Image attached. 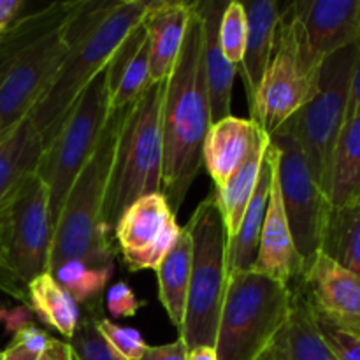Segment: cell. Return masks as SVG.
Segmentation results:
<instances>
[{
    "label": "cell",
    "mask_w": 360,
    "mask_h": 360,
    "mask_svg": "<svg viewBox=\"0 0 360 360\" xmlns=\"http://www.w3.org/2000/svg\"><path fill=\"white\" fill-rule=\"evenodd\" d=\"M202 49V20L193 2L185 42L167 77L162 104V193L174 214L181 210L202 167L204 139L211 127Z\"/></svg>",
    "instance_id": "1"
},
{
    "label": "cell",
    "mask_w": 360,
    "mask_h": 360,
    "mask_svg": "<svg viewBox=\"0 0 360 360\" xmlns=\"http://www.w3.org/2000/svg\"><path fill=\"white\" fill-rule=\"evenodd\" d=\"M55 2L20 14L0 37V137L27 118L55 81L69 51L65 28L84 7Z\"/></svg>",
    "instance_id": "2"
},
{
    "label": "cell",
    "mask_w": 360,
    "mask_h": 360,
    "mask_svg": "<svg viewBox=\"0 0 360 360\" xmlns=\"http://www.w3.org/2000/svg\"><path fill=\"white\" fill-rule=\"evenodd\" d=\"M151 0L90 2L65 28L69 51L55 81L41 98L30 120L44 146L65 120L70 105L86 84L109 65L127 35L143 21Z\"/></svg>",
    "instance_id": "3"
},
{
    "label": "cell",
    "mask_w": 360,
    "mask_h": 360,
    "mask_svg": "<svg viewBox=\"0 0 360 360\" xmlns=\"http://www.w3.org/2000/svg\"><path fill=\"white\" fill-rule=\"evenodd\" d=\"M129 105L111 109L94 153L76 181L70 186L60 217L53 229L49 273L67 260H86L95 264H115V248L102 229L105 192L111 178L112 162Z\"/></svg>",
    "instance_id": "4"
},
{
    "label": "cell",
    "mask_w": 360,
    "mask_h": 360,
    "mask_svg": "<svg viewBox=\"0 0 360 360\" xmlns=\"http://www.w3.org/2000/svg\"><path fill=\"white\" fill-rule=\"evenodd\" d=\"M167 81L150 86L130 104L112 162L101 224L108 234L115 231L122 214L141 197L162 192L164 139L162 104Z\"/></svg>",
    "instance_id": "5"
},
{
    "label": "cell",
    "mask_w": 360,
    "mask_h": 360,
    "mask_svg": "<svg viewBox=\"0 0 360 360\" xmlns=\"http://www.w3.org/2000/svg\"><path fill=\"white\" fill-rule=\"evenodd\" d=\"M292 290L255 271L227 278L217 330L218 360H259L285 329L290 316Z\"/></svg>",
    "instance_id": "6"
},
{
    "label": "cell",
    "mask_w": 360,
    "mask_h": 360,
    "mask_svg": "<svg viewBox=\"0 0 360 360\" xmlns=\"http://www.w3.org/2000/svg\"><path fill=\"white\" fill-rule=\"evenodd\" d=\"M193 245L192 273L179 338L186 350L214 348L227 288L229 238L214 192L193 211L186 224Z\"/></svg>",
    "instance_id": "7"
},
{
    "label": "cell",
    "mask_w": 360,
    "mask_h": 360,
    "mask_svg": "<svg viewBox=\"0 0 360 360\" xmlns=\"http://www.w3.org/2000/svg\"><path fill=\"white\" fill-rule=\"evenodd\" d=\"M49 195L34 172L0 207V292L27 304L28 285L49 273Z\"/></svg>",
    "instance_id": "8"
},
{
    "label": "cell",
    "mask_w": 360,
    "mask_h": 360,
    "mask_svg": "<svg viewBox=\"0 0 360 360\" xmlns=\"http://www.w3.org/2000/svg\"><path fill=\"white\" fill-rule=\"evenodd\" d=\"M109 112L108 70L104 69L77 95L60 129L46 143L35 167V174L48 188L49 220L53 229L70 186L94 153Z\"/></svg>",
    "instance_id": "9"
},
{
    "label": "cell",
    "mask_w": 360,
    "mask_h": 360,
    "mask_svg": "<svg viewBox=\"0 0 360 360\" xmlns=\"http://www.w3.org/2000/svg\"><path fill=\"white\" fill-rule=\"evenodd\" d=\"M320 65L309 56L301 23L287 4L281 11L269 65L250 105L252 120L267 136L313 97Z\"/></svg>",
    "instance_id": "10"
},
{
    "label": "cell",
    "mask_w": 360,
    "mask_h": 360,
    "mask_svg": "<svg viewBox=\"0 0 360 360\" xmlns=\"http://www.w3.org/2000/svg\"><path fill=\"white\" fill-rule=\"evenodd\" d=\"M359 46H347L322 62L313 97L294 115L299 141L316 185L327 197L330 165L347 120ZM329 200V199H327Z\"/></svg>",
    "instance_id": "11"
},
{
    "label": "cell",
    "mask_w": 360,
    "mask_h": 360,
    "mask_svg": "<svg viewBox=\"0 0 360 360\" xmlns=\"http://www.w3.org/2000/svg\"><path fill=\"white\" fill-rule=\"evenodd\" d=\"M269 144L281 204L304 273L320 253L330 204L313 178L294 116L271 134Z\"/></svg>",
    "instance_id": "12"
},
{
    "label": "cell",
    "mask_w": 360,
    "mask_h": 360,
    "mask_svg": "<svg viewBox=\"0 0 360 360\" xmlns=\"http://www.w3.org/2000/svg\"><path fill=\"white\" fill-rule=\"evenodd\" d=\"M181 227L176 221L162 192L141 197L132 204L115 227L116 241L130 273L157 271L171 250Z\"/></svg>",
    "instance_id": "13"
},
{
    "label": "cell",
    "mask_w": 360,
    "mask_h": 360,
    "mask_svg": "<svg viewBox=\"0 0 360 360\" xmlns=\"http://www.w3.org/2000/svg\"><path fill=\"white\" fill-rule=\"evenodd\" d=\"M292 285L322 322L360 338V276L319 253L311 266Z\"/></svg>",
    "instance_id": "14"
},
{
    "label": "cell",
    "mask_w": 360,
    "mask_h": 360,
    "mask_svg": "<svg viewBox=\"0 0 360 360\" xmlns=\"http://www.w3.org/2000/svg\"><path fill=\"white\" fill-rule=\"evenodd\" d=\"M290 7L316 63L347 46L360 44V0H299Z\"/></svg>",
    "instance_id": "15"
},
{
    "label": "cell",
    "mask_w": 360,
    "mask_h": 360,
    "mask_svg": "<svg viewBox=\"0 0 360 360\" xmlns=\"http://www.w3.org/2000/svg\"><path fill=\"white\" fill-rule=\"evenodd\" d=\"M252 271L273 278L287 287H290L294 281L302 276V260L295 250L292 232L288 229L280 188H278L276 176H274V165L269 206H267L266 220H264L262 232H260L259 252H257Z\"/></svg>",
    "instance_id": "16"
},
{
    "label": "cell",
    "mask_w": 360,
    "mask_h": 360,
    "mask_svg": "<svg viewBox=\"0 0 360 360\" xmlns=\"http://www.w3.org/2000/svg\"><path fill=\"white\" fill-rule=\"evenodd\" d=\"M264 136L266 132L252 118L234 115L210 127L202 146V165L213 179L214 190L221 188L245 164Z\"/></svg>",
    "instance_id": "17"
},
{
    "label": "cell",
    "mask_w": 360,
    "mask_h": 360,
    "mask_svg": "<svg viewBox=\"0 0 360 360\" xmlns=\"http://www.w3.org/2000/svg\"><path fill=\"white\" fill-rule=\"evenodd\" d=\"M193 2L183 0H151L144 27L150 42L151 83L167 81L185 42Z\"/></svg>",
    "instance_id": "18"
},
{
    "label": "cell",
    "mask_w": 360,
    "mask_h": 360,
    "mask_svg": "<svg viewBox=\"0 0 360 360\" xmlns=\"http://www.w3.org/2000/svg\"><path fill=\"white\" fill-rule=\"evenodd\" d=\"M225 6L227 2L221 0L195 2L197 13L202 20V56L207 95H210L211 125L232 116V90L238 74V67L225 58L218 42V27Z\"/></svg>",
    "instance_id": "19"
},
{
    "label": "cell",
    "mask_w": 360,
    "mask_h": 360,
    "mask_svg": "<svg viewBox=\"0 0 360 360\" xmlns=\"http://www.w3.org/2000/svg\"><path fill=\"white\" fill-rule=\"evenodd\" d=\"M241 4L248 21V35H246L245 56L238 72H241L248 95V105H252L273 55L283 6L274 0H252Z\"/></svg>",
    "instance_id": "20"
},
{
    "label": "cell",
    "mask_w": 360,
    "mask_h": 360,
    "mask_svg": "<svg viewBox=\"0 0 360 360\" xmlns=\"http://www.w3.org/2000/svg\"><path fill=\"white\" fill-rule=\"evenodd\" d=\"M105 70L111 109L132 104L150 86V42L144 21L127 35Z\"/></svg>",
    "instance_id": "21"
},
{
    "label": "cell",
    "mask_w": 360,
    "mask_h": 360,
    "mask_svg": "<svg viewBox=\"0 0 360 360\" xmlns=\"http://www.w3.org/2000/svg\"><path fill=\"white\" fill-rule=\"evenodd\" d=\"M271 185H273V151H271V144H267L257 188L246 207L238 234L229 243L227 278L239 271H250L253 267L257 252H259L260 232H262L267 206H269Z\"/></svg>",
    "instance_id": "22"
},
{
    "label": "cell",
    "mask_w": 360,
    "mask_h": 360,
    "mask_svg": "<svg viewBox=\"0 0 360 360\" xmlns=\"http://www.w3.org/2000/svg\"><path fill=\"white\" fill-rule=\"evenodd\" d=\"M42 150L44 139L30 116L0 137V207L13 195L20 183L35 171Z\"/></svg>",
    "instance_id": "23"
},
{
    "label": "cell",
    "mask_w": 360,
    "mask_h": 360,
    "mask_svg": "<svg viewBox=\"0 0 360 360\" xmlns=\"http://www.w3.org/2000/svg\"><path fill=\"white\" fill-rule=\"evenodd\" d=\"M193 245L188 229L183 227L162 262L157 267L158 297L172 326L181 329L192 273Z\"/></svg>",
    "instance_id": "24"
},
{
    "label": "cell",
    "mask_w": 360,
    "mask_h": 360,
    "mask_svg": "<svg viewBox=\"0 0 360 360\" xmlns=\"http://www.w3.org/2000/svg\"><path fill=\"white\" fill-rule=\"evenodd\" d=\"M330 207L360 202V112L347 116L330 165Z\"/></svg>",
    "instance_id": "25"
},
{
    "label": "cell",
    "mask_w": 360,
    "mask_h": 360,
    "mask_svg": "<svg viewBox=\"0 0 360 360\" xmlns=\"http://www.w3.org/2000/svg\"><path fill=\"white\" fill-rule=\"evenodd\" d=\"M267 144H269V136H264L252 151L245 164L229 178L221 188L213 190L214 197H217L218 207H220L221 218H224L225 229H227L229 243L234 239L238 234V229L241 225L245 211L248 207L250 199H252L253 192L257 188V181H259L260 167H262L264 157H266Z\"/></svg>",
    "instance_id": "26"
},
{
    "label": "cell",
    "mask_w": 360,
    "mask_h": 360,
    "mask_svg": "<svg viewBox=\"0 0 360 360\" xmlns=\"http://www.w3.org/2000/svg\"><path fill=\"white\" fill-rule=\"evenodd\" d=\"M27 306L42 323L56 330L65 341L74 336L79 326V306L49 273L41 274L28 285Z\"/></svg>",
    "instance_id": "27"
},
{
    "label": "cell",
    "mask_w": 360,
    "mask_h": 360,
    "mask_svg": "<svg viewBox=\"0 0 360 360\" xmlns=\"http://www.w3.org/2000/svg\"><path fill=\"white\" fill-rule=\"evenodd\" d=\"M320 253L360 276V202L329 207Z\"/></svg>",
    "instance_id": "28"
},
{
    "label": "cell",
    "mask_w": 360,
    "mask_h": 360,
    "mask_svg": "<svg viewBox=\"0 0 360 360\" xmlns=\"http://www.w3.org/2000/svg\"><path fill=\"white\" fill-rule=\"evenodd\" d=\"M292 308L288 322L285 326L288 359L290 360H338L323 341L315 315L308 301L295 285H290Z\"/></svg>",
    "instance_id": "29"
},
{
    "label": "cell",
    "mask_w": 360,
    "mask_h": 360,
    "mask_svg": "<svg viewBox=\"0 0 360 360\" xmlns=\"http://www.w3.org/2000/svg\"><path fill=\"white\" fill-rule=\"evenodd\" d=\"M56 283L76 301L77 306H90L101 301L115 274V264H95L86 260H67L51 271Z\"/></svg>",
    "instance_id": "30"
},
{
    "label": "cell",
    "mask_w": 360,
    "mask_h": 360,
    "mask_svg": "<svg viewBox=\"0 0 360 360\" xmlns=\"http://www.w3.org/2000/svg\"><path fill=\"white\" fill-rule=\"evenodd\" d=\"M246 35H248V21H246L245 7L236 0L227 2L218 27V42L225 58L234 63L238 69L245 56Z\"/></svg>",
    "instance_id": "31"
},
{
    "label": "cell",
    "mask_w": 360,
    "mask_h": 360,
    "mask_svg": "<svg viewBox=\"0 0 360 360\" xmlns=\"http://www.w3.org/2000/svg\"><path fill=\"white\" fill-rule=\"evenodd\" d=\"M97 302L84 306L88 309L86 315L81 316L76 333L67 341L70 352H72V360H125L111 350V347L105 343L104 338L98 334L97 327H95L94 306Z\"/></svg>",
    "instance_id": "32"
},
{
    "label": "cell",
    "mask_w": 360,
    "mask_h": 360,
    "mask_svg": "<svg viewBox=\"0 0 360 360\" xmlns=\"http://www.w3.org/2000/svg\"><path fill=\"white\" fill-rule=\"evenodd\" d=\"M95 327L105 343L111 347V350L116 352L122 359L139 360L146 352L148 345L139 330L118 326L101 315H95Z\"/></svg>",
    "instance_id": "33"
},
{
    "label": "cell",
    "mask_w": 360,
    "mask_h": 360,
    "mask_svg": "<svg viewBox=\"0 0 360 360\" xmlns=\"http://www.w3.org/2000/svg\"><path fill=\"white\" fill-rule=\"evenodd\" d=\"M144 304L146 302L139 301L125 281H116L105 290V308L115 319H132Z\"/></svg>",
    "instance_id": "34"
},
{
    "label": "cell",
    "mask_w": 360,
    "mask_h": 360,
    "mask_svg": "<svg viewBox=\"0 0 360 360\" xmlns=\"http://www.w3.org/2000/svg\"><path fill=\"white\" fill-rule=\"evenodd\" d=\"M315 320L323 341H326L327 347L330 348V352L336 355L338 360H360V338L359 336H352V334L343 333V330L336 329V327L319 320L316 316Z\"/></svg>",
    "instance_id": "35"
},
{
    "label": "cell",
    "mask_w": 360,
    "mask_h": 360,
    "mask_svg": "<svg viewBox=\"0 0 360 360\" xmlns=\"http://www.w3.org/2000/svg\"><path fill=\"white\" fill-rule=\"evenodd\" d=\"M49 340H51V336H49L48 333L41 330L39 327L32 326V323L20 327V329L16 330V334H14V338H13L14 343L23 345V347H27L28 350L35 352L37 355H41L42 352L46 350Z\"/></svg>",
    "instance_id": "36"
},
{
    "label": "cell",
    "mask_w": 360,
    "mask_h": 360,
    "mask_svg": "<svg viewBox=\"0 0 360 360\" xmlns=\"http://www.w3.org/2000/svg\"><path fill=\"white\" fill-rule=\"evenodd\" d=\"M186 347L178 338L169 345H160V347H148L144 355L139 360H186Z\"/></svg>",
    "instance_id": "37"
},
{
    "label": "cell",
    "mask_w": 360,
    "mask_h": 360,
    "mask_svg": "<svg viewBox=\"0 0 360 360\" xmlns=\"http://www.w3.org/2000/svg\"><path fill=\"white\" fill-rule=\"evenodd\" d=\"M23 7V0H0V37L9 28V25L20 16Z\"/></svg>",
    "instance_id": "38"
},
{
    "label": "cell",
    "mask_w": 360,
    "mask_h": 360,
    "mask_svg": "<svg viewBox=\"0 0 360 360\" xmlns=\"http://www.w3.org/2000/svg\"><path fill=\"white\" fill-rule=\"evenodd\" d=\"M259 360H290L288 359L287 341H285V330H281L276 336V340L271 343V347L260 355Z\"/></svg>",
    "instance_id": "39"
},
{
    "label": "cell",
    "mask_w": 360,
    "mask_h": 360,
    "mask_svg": "<svg viewBox=\"0 0 360 360\" xmlns=\"http://www.w3.org/2000/svg\"><path fill=\"white\" fill-rule=\"evenodd\" d=\"M39 357H41V355L28 350L23 345L14 343V341H11L9 347L2 352V360H39Z\"/></svg>",
    "instance_id": "40"
},
{
    "label": "cell",
    "mask_w": 360,
    "mask_h": 360,
    "mask_svg": "<svg viewBox=\"0 0 360 360\" xmlns=\"http://www.w3.org/2000/svg\"><path fill=\"white\" fill-rule=\"evenodd\" d=\"M186 360H218L217 352L211 347H197L186 352Z\"/></svg>",
    "instance_id": "41"
},
{
    "label": "cell",
    "mask_w": 360,
    "mask_h": 360,
    "mask_svg": "<svg viewBox=\"0 0 360 360\" xmlns=\"http://www.w3.org/2000/svg\"><path fill=\"white\" fill-rule=\"evenodd\" d=\"M0 360H2V352H0Z\"/></svg>",
    "instance_id": "42"
}]
</instances>
